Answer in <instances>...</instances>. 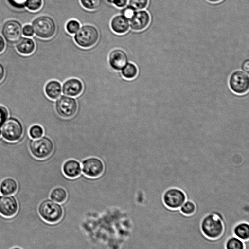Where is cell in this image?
<instances>
[{
  "instance_id": "8992f818",
  "label": "cell",
  "mask_w": 249,
  "mask_h": 249,
  "mask_svg": "<svg viewBox=\"0 0 249 249\" xmlns=\"http://www.w3.org/2000/svg\"><path fill=\"white\" fill-rule=\"evenodd\" d=\"M30 149L35 157L44 159L52 154L54 145L51 139L43 136L32 140L30 143Z\"/></svg>"
},
{
  "instance_id": "484cf974",
  "label": "cell",
  "mask_w": 249,
  "mask_h": 249,
  "mask_svg": "<svg viewBox=\"0 0 249 249\" xmlns=\"http://www.w3.org/2000/svg\"><path fill=\"white\" fill-rule=\"evenodd\" d=\"M196 206L193 202L186 200L179 208L181 212L187 215H190L194 213L196 211Z\"/></svg>"
},
{
  "instance_id": "3957f363",
  "label": "cell",
  "mask_w": 249,
  "mask_h": 249,
  "mask_svg": "<svg viewBox=\"0 0 249 249\" xmlns=\"http://www.w3.org/2000/svg\"><path fill=\"white\" fill-rule=\"evenodd\" d=\"M38 213L43 220L50 223L59 222L63 216L62 206L50 199H46L41 202L38 207Z\"/></svg>"
},
{
  "instance_id": "d6a6232c",
  "label": "cell",
  "mask_w": 249,
  "mask_h": 249,
  "mask_svg": "<svg viewBox=\"0 0 249 249\" xmlns=\"http://www.w3.org/2000/svg\"><path fill=\"white\" fill-rule=\"evenodd\" d=\"M27 0H8L10 3L13 6L17 8L23 7Z\"/></svg>"
},
{
  "instance_id": "83f0119b",
  "label": "cell",
  "mask_w": 249,
  "mask_h": 249,
  "mask_svg": "<svg viewBox=\"0 0 249 249\" xmlns=\"http://www.w3.org/2000/svg\"><path fill=\"white\" fill-rule=\"evenodd\" d=\"M128 5L135 10H140L146 8L148 0H128Z\"/></svg>"
},
{
  "instance_id": "ab89813d",
  "label": "cell",
  "mask_w": 249,
  "mask_h": 249,
  "mask_svg": "<svg viewBox=\"0 0 249 249\" xmlns=\"http://www.w3.org/2000/svg\"><path fill=\"white\" fill-rule=\"evenodd\" d=\"M208 0L209 2H210L211 3H217V2H220L222 0Z\"/></svg>"
},
{
  "instance_id": "4316f807",
  "label": "cell",
  "mask_w": 249,
  "mask_h": 249,
  "mask_svg": "<svg viewBox=\"0 0 249 249\" xmlns=\"http://www.w3.org/2000/svg\"><path fill=\"white\" fill-rule=\"evenodd\" d=\"M65 28L68 33L74 34L80 28V24L76 19H71L67 22Z\"/></svg>"
},
{
  "instance_id": "b9f144b4",
  "label": "cell",
  "mask_w": 249,
  "mask_h": 249,
  "mask_svg": "<svg viewBox=\"0 0 249 249\" xmlns=\"http://www.w3.org/2000/svg\"><path fill=\"white\" fill-rule=\"evenodd\" d=\"M1 129H0V137L1 136Z\"/></svg>"
},
{
  "instance_id": "1f68e13d",
  "label": "cell",
  "mask_w": 249,
  "mask_h": 249,
  "mask_svg": "<svg viewBox=\"0 0 249 249\" xmlns=\"http://www.w3.org/2000/svg\"><path fill=\"white\" fill-rule=\"evenodd\" d=\"M8 114L7 109L5 107L0 105V127L7 119Z\"/></svg>"
},
{
  "instance_id": "74e56055",
  "label": "cell",
  "mask_w": 249,
  "mask_h": 249,
  "mask_svg": "<svg viewBox=\"0 0 249 249\" xmlns=\"http://www.w3.org/2000/svg\"><path fill=\"white\" fill-rule=\"evenodd\" d=\"M5 76V70L3 65L0 63V82L3 79Z\"/></svg>"
},
{
  "instance_id": "f546056e",
  "label": "cell",
  "mask_w": 249,
  "mask_h": 249,
  "mask_svg": "<svg viewBox=\"0 0 249 249\" xmlns=\"http://www.w3.org/2000/svg\"><path fill=\"white\" fill-rule=\"evenodd\" d=\"M25 5L31 11H37L41 7L42 0H27Z\"/></svg>"
},
{
  "instance_id": "52a82bcc",
  "label": "cell",
  "mask_w": 249,
  "mask_h": 249,
  "mask_svg": "<svg viewBox=\"0 0 249 249\" xmlns=\"http://www.w3.org/2000/svg\"><path fill=\"white\" fill-rule=\"evenodd\" d=\"M229 85L231 89L235 94L242 95L249 89V77L242 71H236L230 76Z\"/></svg>"
},
{
  "instance_id": "cb8c5ba5",
  "label": "cell",
  "mask_w": 249,
  "mask_h": 249,
  "mask_svg": "<svg viewBox=\"0 0 249 249\" xmlns=\"http://www.w3.org/2000/svg\"><path fill=\"white\" fill-rule=\"evenodd\" d=\"M226 249H244L243 241L236 236L229 238L225 244Z\"/></svg>"
},
{
  "instance_id": "277c9868",
  "label": "cell",
  "mask_w": 249,
  "mask_h": 249,
  "mask_svg": "<svg viewBox=\"0 0 249 249\" xmlns=\"http://www.w3.org/2000/svg\"><path fill=\"white\" fill-rule=\"evenodd\" d=\"M32 27L35 34L43 39L52 37L56 31L54 20L48 16H41L36 18L33 22Z\"/></svg>"
},
{
  "instance_id": "d590c367",
  "label": "cell",
  "mask_w": 249,
  "mask_h": 249,
  "mask_svg": "<svg viewBox=\"0 0 249 249\" xmlns=\"http://www.w3.org/2000/svg\"><path fill=\"white\" fill-rule=\"evenodd\" d=\"M242 69L245 71V72L249 73V60L248 59L245 60L242 65H241Z\"/></svg>"
},
{
  "instance_id": "7a4b0ae2",
  "label": "cell",
  "mask_w": 249,
  "mask_h": 249,
  "mask_svg": "<svg viewBox=\"0 0 249 249\" xmlns=\"http://www.w3.org/2000/svg\"><path fill=\"white\" fill-rule=\"evenodd\" d=\"M99 38L98 29L93 25L86 24L75 33L74 40L80 47L88 48L95 45Z\"/></svg>"
},
{
  "instance_id": "d4e9b609",
  "label": "cell",
  "mask_w": 249,
  "mask_h": 249,
  "mask_svg": "<svg viewBox=\"0 0 249 249\" xmlns=\"http://www.w3.org/2000/svg\"><path fill=\"white\" fill-rule=\"evenodd\" d=\"M80 1L81 5L84 8L93 11L100 8L102 0H80Z\"/></svg>"
},
{
  "instance_id": "2e32d148",
  "label": "cell",
  "mask_w": 249,
  "mask_h": 249,
  "mask_svg": "<svg viewBox=\"0 0 249 249\" xmlns=\"http://www.w3.org/2000/svg\"><path fill=\"white\" fill-rule=\"evenodd\" d=\"M112 30L117 34H124L130 28L129 20L121 15L114 16L110 21Z\"/></svg>"
},
{
  "instance_id": "9a60e30c",
  "label": "cell",
  "mask_w": 249,
  "mask_h": 249,
  "mask_svg": "<svg viewBox=\"0 0 249 249\" xmlns=\"http://www.w3.org/2000/svg\"><path fill=\"white\" fill-rule=\"evenodd\" d=\"M83 89L82 82L78 79L71 78L67 80L62 86V91L65 95L76 97L79 95Z\"/></svg>"
},
{
  "instance_id": "4dcf8cb0",
  "label": "cell",
  "mask_w": 249,
  "mask_h": 249,
  "mask_svg": "<svg viewBox=\"0 0 249 249\" xmlns=\"http://www.w3.org/2000/svg\"><path fill=\"white\" fill-rule=\"evenodd\" d=\"M136 10L130 6L123 8L121 13L122 15L129 20L132 18Z\"/></svg>"
},
{
  "instance_id": "8fae6325",
  "label": "cell",
  "mask_w": 249,
  "mask_h": 249,
  "mask_svg": "<svg viewBox=\"0 0 249 249\" xmlns=\"http://www.w3.org/2000/svg\"><path fill=\"white\" fill-rule=\"evenodd\" d=\"M2 34L5 39L10 43L17 42L22 35L20 24L15 20L6 22L2 28Z\"/></svg>"
},
{
  "instance_id": "ffe728a7",
  "label": "cell",
  "mask_w": 249,
  "mask_h": 249,
  "mask_svg": "<svg viewBox=\"0 0 249 249\" xmlns=\"http://www.w3.org/2000/svg\"><path fill=\"white\" fill-rule=\"evenodd\" d=\"M18 189L17 182L12 178H7L2 181L0 185V193L8 196L14 194Z\"/></svg>"
},
{
  "instance_id": "7402d4cb",
  "label": "cell",
  "mask_w": 249,
  "mask_h": 249,
  "mask_svg": "<svg viewBox=\"0 0 249 249\" xmlns=\"http://www.w3.org/2000/svg\"><path fill=\"white\" fill-rule=\"evenodd\" d=\"M67 196L68 195L66 190L60 187L53 189L50 194L51 199L58 203L64 202L66 200Z\"/></svg>"
},
{
  "instance_id": "603a6c76",
  "label": "cell",
  "mask_w": 249,
  "mask_h": 249,
  "mask_svg": "<svg viewBox=\"0 0 249 249\" xmlns=\"http://www.w3.org/2000/svg\"><path fill=\"white\" fill-rule=\"evenodd\" d=\"M122 75L126 79H132L136 77L138 72L137 66L133 63L128 62L121 70Z\"/></svg>"
},
{
  "instance_id": "7c38bea8",
  "label": "cell",
  "mask_w": 249,
  "mask_h": 249,
  "mask_svg": "<svg viewBox=\"0 0 249 249\" xmlns=\"http://www.w3.org/2000/svg\"><path fill=\"white\" fill-rule=\"evenodd\" d=\"M18 203L13 196H0V213L6 217H11L16 214L18 210Z\"/></svg>"
},
{
  "instance_id": "5bb4252c",
  "label": "cell",
  "mask_w": 249,
  "mask_h": 249,
  "mask_svg": "<svg viewBox=\"0 0 249 249\" xmlns=\"http://www.w3.org/2000/svg\"><path fill=\"white\" fill-rule=\"evenodd\" d=\"M108 62L113 69L120 71L128 63L127 55L122 49H114L109 54Z\"/></svg>"
},
{
  "instance_id": "5b68a950",
  "label": "cell",
  "mask_w": 249,
  "mask_h": 249,
  "mask_svg": "<svg viewBox=\"0 0 249 249\" xmlns=\"http://www.w3.org/2000/svg\"><path fill=\"white\" fill-rule=\"evenodd\" d=\"M0 127L2 136L7 141H18L23 135L22 124L20 121L16 118H7Z\"/></svg>"
},
{
  "instance_id": "8d00e7d4",
  "label": "cell",
  "mask_w": 249,
  "mask_h": 249,
  "mask_svg": "<svg viewBox=\"0 0 249 249\" xmlns=\"http://www.w3.org/2000/svg\"><path fill=\"white\" fill-rule=\"evenodd\" d=\"M5 47V41L3 37L0 35V53L4 50Z\"/></svg>"
},
{
  "instance_id": "f1b7e54d",
  "label": "cell",
  "mask_w": 249,
  "mask_h": 249,
  "mask_svg": "<svg viewBox=\"0 0 249 249\" xmlns=\"http://www.w3.org/2000/svg\"><path fill=\"white\" fill-rule=\"evenodd\" d=\"M29 134L32 138L36 139L43 136L44 130L40 125L35 124L30 127Z\"/></svg>"
},
{
  "instance_id": "ac0fdd59",
  "label": "cell",
  "mask_w": 249,
  "mask_h": 249,
  "mask_svg": "<svg viewBox=\"0 0 249 249\" xmlns=\"http://www.w3.org/2000/svg\"><path fill=\"white\" fill-rule=\"evenodd\" d=\"M35 47L33 40L26 37L20 38L16 45V48L18 53L25 55L32 54L35 51Z\"/></svg>"
},
{
  "instance_id": "4fadbf2b",
  "label": "cell",
  "mask_w": 249,
  "mask_h": 249,
  "mask_svg": "<svg viewBox=\"0 0 249 249\" xmlns=\"http://www.w3.org/2000/svg\"><path fill=\"white\" fill-rule=\"evenodd\" d=\"M150 21V17L146 11H136L133 16L129 20L130 28L134 31H142L148 26Z\"/></svg>"
},
{
  "instance_id": "ba28073f",
  "label": "cell",
  "mask_w": 249,
  "mask_h": 249,
  "mask_svg": "<svg viewBox=\"0 0 249 249\" xmlns=\"http://www.w3.org/2000/svg\"><path fill=\"white\" fill-rule=\"evenodd\" d=\"M77 109V101L72 97L62 95L57 99L55 103V109L57 114L64 118L73 116Z\"/></svg>"
},
{
  "instance_id": "6da1fadb",
  "label": "cell",
  "mask_w": 249,
  "mask_h": 249,
  "mask_svg": "<svg viewBox=\"0 0 249 249\" xmlns=\"http://www.w3.org/2000/svg\"><path fill=\"white\" fill-rule=\"evenodd\" d=\"M200 227L203 234L211 239L219 238L224 231V225L222 220L217 215L213 213L208 214L202 219Z\"/></svg>"
},
{
  "instance_id": "30bf717a",
  "label": "cell",
  "mask_w": 249,
  "mask_h": 249,
  "mask_svg": "<svg viewBox=\"0 0 249 249\" xmlns=\"http://www.w3.org/2000/svg\"><path fill=\"white\" fill-rule=\"evenodd\" d=\"M82 170L87 177L96 178L100 176L104 171L103 161L96 157H90L84 160L82 163Z\"/></svg>"
},
{
  "instance_id": "9c48e42d",
  "label": "cell",
  "mask_w": 249,
  "mask_h": 249,
  "mask_svg": "<svg viewBox=\"0 0 249 249\" xmlns=\"http://www.w3.org/2000/svg\"><path fill=\"white\" fill-rule=\"evenodd\" d=\"M186 200L185 193L178 188L167 189L163 195L164 204L171 209H179Z\"/></svg>"
},
{
  "instance_id": "e0dca14e",
  "label": "cell",
  "mask_w": 249,
  "mask_h": 249,
  "mask_svg": "<svg viewBox=\"0 0 249 249\" xmlns=\"http://www.w3.org/2000/svg\"><path fill=\"white\" fill-rule=\"evenodd\" d=\"M62 170L64 175L68 178H75L80 175L82 168L79 161L71 159L64 162Z\"/></svg>"
},
{
  "instance_id": "60d3db41",
  "label": "cell",
  "mask_w": 249,
  "mask_h": 249,
  "mask_svg": "<svg viewBox=\"0 0 249 249\" xmlns=\"http://www.w3.org/2000/svg\"><path fill=\"white\" fill-rule=\"evenodd\" d=\"M107 1L110 3H111L113 0H107Z\"/></svg>"
},
{
  "instance_id": "e575fe53",
  "label": "cell",
  "mask_w": 249,
  "mask_h": 249,
  "mask_svg": "<svg viewBox=\"0 0 249 249\" xmlns=\"http://www.w3.org/2000/svg\"><path fill=\"white\" fill-rule=\"evenodd\" d=\"M128 0H113L111 3L118 8H123L126 6Z\"/></svg>"
},
{
  "instance_id": "836d02e7",
  "label": "cell",
  "mask_w": 249,
  "mask_h": 249,
  "mask_svg": "<svg viewBox=\"0 0 249 249\" xmlns=\"http://www.w3.org/2000/svg\"><path fill=\"white\" fill-rule=\"evenodd\" d=\"M22 32L24 36H31L34 35L33 27L30 25L24 26L22 30Z\"/></svg>"
},
{
  "instance_id": "d6986e66",
  "label": "cell",
  "mask_w": 249,
  "mask_h": 249,
  "mask_svg": "<svg viewBox=\"0 0 249 249\" xmlns=\"http://www.w3.org/2000/svg\"><path fill=\"white\" fill-rule=\"evenodd\" d=\"M46 96L50 99L55 100L57 99L62 92L61 83L57 80H51L48 82L44 88Z\"/></svg>"
},
{
  "instance_id": "f35d334b",
  "label": "cell",
  "mask_w": 249,
  "mask_h": 249,
  "mask_svg": "<svg viewBox=\"0 0 249 249\" xmlns=\"http://www.w3.org/2000/svg\"><path fill=\"white\" fill-rule=\"evenodd\" d=\"M244 249H249V240L243 241Z\"/></svg>"
},
{
  "instance_id": "44dd1931",
  "label": "cell",
  "mask_w": 249,
  "mask_h": 249,
  "mask_svg": "<svg viewBox=\"0 0 249 249\" xmlns=\"http://www.w3.org/2000/svg\"><path fill=\"white\" fill-rule=\"evenodd\" d=\"M233 233L235 236L243 241L249 239V225L247 222H241L234 228Z\"/></svg>"
}]
</instances>
